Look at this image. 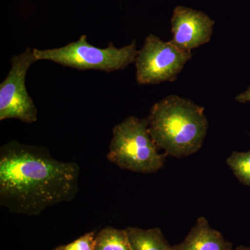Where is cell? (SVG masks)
I'll return each instance as SVG.
<instances>
[{
	"mask_svg": "<svg viewBox=\"0 0 250 250\" xmlns=\"http://www.w3.org/2000/svg\"><path fill=\"white\" fill-rule=\"evenodd\" d=\"M172 248L173 250H233V245L220 231L212 228L207 218L201 216L197 218L185 239Z\"/></svg>",
	"mask_w": 250,
	"mask_h": 250,
	"instance_id": "ba28073f",
	"label": "cell"
},
{
	"mask_svg": "<svg viewBox=\"0 0 250 250\" xmlns=\"http://www.w3.org/2000/svg\"><path fill=\"white\" fill-rule=\"evenodd\" d=\"M233 250H250V246H240L236 247Z\"/></svg>",
	"mask_w": 250,
	"mask_h": 250,
	"instance_id": "5bb4252c",
	"label": "cell"
},
{
	"mask_svg": "<svg viewBox=\"0 0 250 250\" xmlns=\"http://www.w3.org/2000/svg\"><path fill=\"white\" fill-rule=\"evenodd\" d=\"M95 234L94 231L85 233L77 240L62 246L63 250H95Z\"/></svg>",
	"mask_w": 250,
	"mask_h": 250,
	"instance_id": "7c38bea8",
	"label": "cell"
},
{
	"mask_svg": "<svg viewBox=\"0 0 250 250\" xmlns=\"http://www.w3.org/2000/svg\"><path fill=\"white\" fill-rule=\"evenodd\" d=\"M76 162L54 159L41 146L11 141L0 149V204L9 211L38 216L79 190Z\"/></svg>",
	"mask_w": 250,
	"mask_h": 250,
	"instance_id": "6da1fadb",
	"label": "cell"
},
{
	"mask_svg": "<svg viewBox=\"0 0 250 250\" xmlns=\"http://www.w3.org/2000/svg\"><path fill=\"white\" fill-rule=\"evenodd\" d=\"M95 250H131L125 229L106 227L95 237Z\"/></svg>",
	"mask_w": 250,
	"mask_h": 250,
	"instance_id": "30bf717a",
	"label": "cell"
},
{
	"mask_svg": "<svg viewBox=\"0 0 250 250\" xmlns=\"http://www.w3.org/2000/svg\"><path fill=\"white\" fill-rule=\"evenodd\" d=\"M238 103L245 104L250 102V86L248 87L246 91L243 92L236 97Z\"/></svg>",
	"mask_w": 250,
	"mask_h": 250,
	"instance_id": "4fadbf2b",
	"label": "cell"
},
{
	"mask_svg": "<svg viewBox=\"0 0 250 250\" xmlns=\"http://www.w3.org/2000/svg\"><path fill=\"white\" fill-rule=\"evenodd\" d=\"M11 69L0 84V121L18 119L23 123H35L38 111L26 88L29 67L37 62L34 49L28 47L22 53L13 56Z\"/></svg>",
	"mask_w": 250,
	"mask_h": 250,
	"instance_id": "8992f818",
	"label": "cell"
},
{
	"mask_svg": "<svg viewBox=\"0 0 250 250\" xmlns=\"http://www.w3.org/2000/svg\"><path fill=\"white\" fill-rule=\"evenodd\" d=\"M54 250H62V246H60V247H58V248H56V249Z\"/></svg>",
	"mask_w": 250,
	"mask_h": 250,
	"instance_id": "9a60e30c",
	"label": "cell"
},
{
	"mask_svg": "<svg viewBox=\"0 0 250 250\" xmlns=\"http://www.w3.org/2000/svg\"><path fill=\"white\" fill-rule=\"evenodd\" d=\"M131 250H173L159 228L125 229Z\"/></svg>",
	"mask_w": 250,
	"mask_h": 250,
	"instance_id": "9c48e42d",
	"label": "cell"
},
{
	"mask_svg": "<svg viewBox=\"0 0 250 250\" xmlns=\"http://www.w3.org/2000/svg\"><path fill=\"white\" fill-rule=\"evenodd\" d=\"M226 163L237 179L250 187V149L248 152H233Z\"/></svg>",
	"mask_w": 250,
	"mask_h": 250,
	"instance_id": "8fae6325",
	"label": "cell"
},
{
	"mask_svg": "<svg viewBox=\"0 0 250 250\" xmlns=\"http://www.w3.org/2000/svg\"><path fill=\"white\" fill-rule=\"evenodd\" d=\"M147 119L157 147L176 158L198 152L208 131L205 108L176 95H167L154 104Z\"/></svg>",
	"mask_w": 250,
	"mask_h": 250,
	"instance_id": "7a4b0ae2",
	"label": "cell"
},
{
	"mask_svg": "<svg viewBox=\"0 0 250 250\" xmlns=\"http://www.w3.org/2000/svg\"><path fill=\"white\" fill-rule=\"evenodd\" d=\"M171 24L173 34L171 43L192 52L209 42L215 21L202 11L179 6L174 9Z\"/></svg>",
	"mask_w": 250,
	"mask_h": 250,
	"instance_id": "52a82bcc",
	"label": "cell"
},
{
	"mask_svg": "<svg viewBox=\"0 0 250 250\" xmlns=\"http://www.w3.org/2000/svg\"><path fill=\"white\" fill-rule=\"evenodd\" d=\"M192 57V52L182 50L170 41L164 42L149 34L135 61L136 81L141 85L173 82Z\"/></svg>",
	"mask_w": 250,
	"mask_h": 250,
	"instance_id": "5b68a950",
	"label": "cell"
},
{
	"mask_svg": "<svg viewBox=\"0 0 250 250\" xmlns=\"http://www.w3.org/2000/svg\"><path fill=\"white\" fill-rule=\"evenodd\" d=\"M34 55L39 60H47L63 66L77 70H97L111 72L126 68L136 61L138 52L136 40L122 48H117L109 42L106 48L90 45L87 36H81L76 42H72L59 48L34 49Z\"/></svg>",
	"mask_w": 250,
	"mask_h": 250,
	"instance_id": "277c9868",
	"label": "cell"
},
{
	"mask_svg": "<svg viewBox=\"0 0 250 250\" xmlns=\"http://www.w3.org/2000/svg\"><path fill=\"white\" fill-rule=\"evenodd\" d=\"M167 156L159 152L149 133L147 118L129 116L113 127L107 158L121 168L154 173L164 167Z\"/></svg>",
	"mask_w": 250,
	"mask_h": 250,
	"instance_id": "3957f363",
	"label": "cell"
}]
</instances>
